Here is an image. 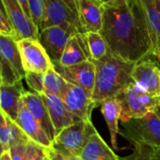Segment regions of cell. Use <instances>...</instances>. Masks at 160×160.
Instances as JSON below:
<instances>
[{
    "label": "cell",
    "mask_w": 160,
    "mask_h": 160,
    "mask_svg": "<svg viewBox=\"0 0 160 160\" xmlns=\"http://www.w3.org/2000/svg\"><path fill=\"white\" fill-rule=\"evenodd\" d=\"M100 34L109 50L126 61L137 63L152 56V41L139 0L104 4Z\"/></svg>",
    "instance_id": "obj_1"
},
{
    "label": "cell",
    "mask_w": 160,
    "mask_h": 160,
    "mask_svg": "<svg viewBox=\"0 0 160 160\" xmlns=\"http://www.w3.org/2000/svg\"><path fill=\"white\" fill-rule=\"evenodd\" d=\"M95 66V84L92 99L96 106L115 97L133 83L132 71L136 63L126 61L110 50L99 60H91Z\"/></svg>",
    "instance_id": "obj_2"
},
{
    "label": "cell",
    "mask_w": 160,
    "mask_h": 160,
    "mask_svg": "<svg viewBox=\"0 0 160 160\" xmlns=\"http://www.w3.org/2000/svg\"><path fill=\"white\" fill-rule=\"evenodd\" d=\"M115 98L122 108L120 119L122 122L143 117L147 113L160 108V96H154L144 92L134 82L118 93Z\"/></svg>",
    "instance_id": "obj_3"
},
{
    "label": "cell",
    "mask_w": 160,
    "mask_h": 160,
    "mask_svg": "<svg viewBox=\"0 0 160 160\" xmlns=\"http://www.w3.org/2000/svg\"><path fill=\"white\" fill-rule=\"evenodd\" d=\"M123 131L121 135L133 145H146L160 148V111H151L140 118L130 119L122 122Z\"/></svg>",
    "instance_id": "obj_4"
},
{
    "label": "cell",
    "mask_w": 160,
    "mask_h": 160,
    "mask_svg": "<svg viewBox=\"0 0 160 160\" xmlns=\"http://www.w3.org/2000/svg\"><path fill=\"white\" fill-rule=\"evenodd\" d=\"M97 130L92 122L77 121L59 132L52 141L51 149L58 153L80 156L92 136Z\"/></svg>",
    "instance_id": "obj_5"
},
{
    "label": "cell",
    "mask_w": 160,
    "mask_h": 160,
    "mask_svg": "<svg viewBox=\"0 0 160 160\" xmlns=\"http://www.w3.org/2000/svg\"><path fill=\"white\" fill-rule=\"evenodd\" d=\"M44 12L40 31L55 26L81 33L77 14L63 0H43Z\"/></svg>",
    "instance_id": "obj_6"
},
{
    "label": "cell",
    "mask_w": 160,
    "mask_h": 160,
    "mask_svg": "<svg viewBox=\"0 0 160 160\" xmlns=\"http://www.w3.org/2000/svg\"><path fill=\"white\" fill-rule=\"evenodd\" d=\"M23 67L26 72L45 73L53 63L38 40L25 39L17 42Z\"/></svg>",
    "instance_id": "obj_7"
},
{
    "label": "cell",
    "mask_w": 160,
    "mask_h": 160,
    "mask_svg": "<svg viewBox=\"0 0 160 160\" xmlns=\"http://www.w3.org/2000/svg\"><path fill=\"white\" fill-rule=\"evenodd\" d=\"M53 68L66 82L82 88L91 97L95 84V66L91 61H84L72 66H63L59 62H52Z\"/></svg>",
    "instance_id": "obj_8"
},
{
    "label": "cell",
    "mask_w": 160,
    "mask_h": 160,
    "mask_svg": "<svg viewBox=\"0 0 160 160\" xmlns=\"http://www.w3.org/2000/svg\"><path fill=\"white\" fill-rule=\"evenodd\" d=\"M150 57L135 64L132 71V79L144 92L154 96H160V68L158 63Z\"/></svg>",
    "instance_id": "obj_9"
},
{
    "label": "cell",
    "mask_w": 160,
    "mask_h": 160,
    "mask_svg": "<svg viewBox=\"0 0 160 160\" xmlns=\"http://www.w3.org/2000/svg\"><path fill=\"white\" fill-rule=\"evenodd\" d=\"M61 99L76 119L92 122V112L97 106L82 88L68 83Z\"/></svg>",
    "instance_id": "obj_10"
},
{
    "label": "cell",
    "mask_w": 160,
    "mask_h": 160,
    "mask_svg": "<svg viewBox=\"0 0 160 160\" xmlns=\"http://www.w3.org/2000/svg\"><path fill=\"white\" fill-rule=\"evenodd\" d=\"M78 32L59 26L50 27L39 32L38 41L46 51L52 62H59L70 38Z\"/></svg>",
    "instance_id": "obj_11"
},
{
    "label": "cell",
    "mask_w": 160,
    "mask_h": 160,
    "mask_svg": "<svg viewBox=\"0 0 160 160\" xmlns=\"http://www.w3.org/2000/svg\"><path fill=\"white\" fill-rule=\"evenodd\" d=\"M75 5L81 33L100 32L104 15L101 0H75Z\"/></svg>",
    "instance_id": "obj_12"
},
{
    "label": "cell",
    "mask_w": 160,
    "mask_h": 160,
    "mask_svg": "<svg viewBox=\"0 0 160 160\" xmlns=\"http://www.w3.org/2000/svg\"><path fill=\"white\" fill-rule=\"evenodd\" d=\"M15 122L24 131V133L28 137V138L35 143L50 149L52 147V141L38 122V121L29 112L27 106L25 105L23 98L20 100L18 115Z\"/></svg>",
    "instance_id": "obj_13"
},
{
    "label": "cell",
    "mask_w": 160,
    "mask_h": 160,
    "mask_svg": "<svg viewBox=\"0 0 160 160\" xmlns=\"http://www.w3.org/2000/svg\"><path fill=\"white\" fill-rule=\"evenodd\" d=\"M22 98L29 112L41 124L50 140L53 141L57 136V133L52 123L48 108L42 96L37 92H25L23 93Z\"/></svg>",
    "instance_id": "obj_14"
},
{
    "label": "cell",
    "mask_w": 160,
    "mask_h": 160,
    "mask_svg": "<svg viewBox=\"0 0 160 160\" xmlns=\"http://www.w3.org/2000/svg\"><path fill=\"white\" fill-rule=\"evenodd\" d=\"M8 19L13 29V38L16 42L25 39H39V29L29 19L20 5L10 6L6 8Z\"/></svg>",
    "instance_id": "obj_15"
},
{
    "label": "cell",
    "mask_w": 160,
    "mask_h": 160,
    "mask_svg": "<svg viewBox=\"0 0 160 160\" xmlns=\"http://www.w3.org/2000/svg\"><path fill=\"white\" fill-rule=\"evenodd\" d=\"M139 2L152 41V56L160 62V0H139Z\"/></svg>",
    "instance_id": "obj_16"
},
{
    "label": "cell",
    "mask_w": 160,
    "mask_h": 160,
    "mask_svg": "<svg viewBox=\"0 0 160 160\" xmlns=\"http://www.w3.org/2000/svg\"><path fill=\"white\" fill-rule=\"evenodd\" d=\"M92 60L86 34L77 33L70 38L64 49L59 63L63 66H72Z\"/></svg>",
    "instance_id": "obj_17"
},
{
    "label": "cell",
    "mask_w": 160,
    "mask_h": 160,
    "mask_svg": "<svg viewBox=\"0 0 160 160\" xmlns=\"http://www.w3.org/2000/svg\"><path fill=\"white\" fill-rule=\"evenodd\" d=\"M41 95L42 96L46 104L57 135L59 132H61L64 128L79 121L67 108L63 100L59 96L53 95V94H43V93H41Z\"/></svg>",
    "instance_id": "obj_18"
},
{
    "label": "cell",
    "mask_w": 160,
    "mask_h": 160,
    "mask_svg": "<svg viewBox=\"0 0 160 160\" xmlns=\"http://www.w3.org/2000/svg\"><path fill=\"white\" fill-rule=\"evenodd\" d=\"M24 92L21 81L15 84L0 81V109L13 121L17 119L19 104Z\"/></svg>",
    "instance_id": "obj_19"
},
{
    "label": "cell",
    "mask_w": 160,
    "mask_h": 160,
    "mask_svg": "<svg viewBox=\"0 0 160 160\" xmlns=\"http://www.w3.org/2000/svg\"><path fill=\"white\" fill-rule=\"evenodd\" d=\"M0 58L8 62L21 78L25 77L26 72L23 67L17 42L12 36L0 34Z\"/></svg>",
    "instance_id": "obj_20"
},
{
    "label": "cell",
    "mask_w": 160,
    "mask_h": 160,
    "mask_svg": "<svg viewBox=\"0 0 160 160\" xmlns=\"http://www.w3.org/2000/svg\"><path fill=\"white\" fill-rule=\"evenodd\" d=\"M83 160H119V156L108 147L98 132L93 134L80 155Z\"/></svg>",
    "instance_id": "obj_21"
},
{
    "label": "cell",
    "mask_w": 160,
    "mask_h": 160,
    "mask_svg": "<svg viewBox=\"0 0 160 160\" xmlns=\"http://www.w3.org/2000/svg\"><path fill=\"white\" fill-rule=\"evenodd\" d=\"M101 112L109 129L112 147L118 150L117 134L119 133V120L122 113L121 105L115 97L107 99L101 103Z\"/></svg>",
    "instance_id": "obj_22"
},
{
    "label": "cell",
    "mask_w": 160,
    "mask_h": 160,
    "mask_svg": "<svg viewBox=\"0 0 160 160\" xmlns=\"http://www.w3.org/2000/svg\"><path fill=\"white\" fill-rule=\"evenodd\" d=\"M67 84L68 82H66L52 67L47 72L43 73L42 93L58 95L61 98L67 88Z\"/></svg>",
    "instance_id": "obj_23"
},
{
    "label": "cell",
    "mask_w": 160,
    "mask_h": 160,
    "mask_svg": "<svg viewBox=\"0 0 160 160\" xmlns=\"http://www.w3.org/2000/svg\"><path fill=\"white\" fill-rule=\"evenodd\" d=\"M86 37H87V41H88L90 52L92 55V59L99 60L108 54L109 48H108L105 39L100 34V32L86 33Z\"/></svg>",
    "instance_id": "obj_24"
},
{
    "label": "cell",
    "mask_w": 160,
    "mask_h": 160,
    "mask_svg": "<svg viewBox=\"0 0 160 160\" xmlns=\"http://www.w3.org/2000/svg\"><path fill=\"white\" fill-rule=\"evenodd\" d=\"M31 20L37 27L40 32V28L44 12V2L43 0H28Z\"/></svg>",
    "instance_id": "obj_25"
},
{
    "label": "cell",
    "mask_w": 160,
    "mask_h": 160,
    "mask_svg": "<svg viewBox=\"0 0 160 160\" xmlns=\"http://www.w3.org/2000/svg\"><path fill=\"white\" fill-rule=\"evenodd\" d=\"M8 123L10 126V131H11V144L10 147L20 144V143H27L30 139L24 133V131L19 127V125L15 122V121L12 120L10 117L7 116Z\"/></svg>",
    "instance_id": "obj_26"
},
{
    "label": "cell",
    "mask_w": 160,
    "mask_h": 160,
    "mask_svg": "<svg viewBox=\"0 0 160 160\" xmlns=\"http://www.w3.org/2000/svg\"><path fill=\"white\" fill-rule=\"evenodd\" d=\"M134 152L130 155L120 157L119 160H151L152 147L146 145L134 144Z\"/></svg>",
    "instance_id": "obj_27"
},
{
    "label": "cell",
    "mask_w": 160,
    "mask_h": 160,
    "mask_svg": "<svg viewBox=\"0 0 160 160\" xmlns=\"http://www.w3.org/2000/svg\"><path fill=\"white\" fill-rule=\"evenodd\" d=\"M0 141L2 142L6 150L10 149L11 131L7 120V115L0 109Z\"/></svg>",
    "instance_id": "obj_28"
},
{
    "label": "cell",
    "mask_w": 160,
    "mask_h": 160,
    "mask_svg": "<svg viewBox=\"0 0 160 160\" xmlns=\"http://www.w3.org/2000/svg\"><path fill=\"white\" fill-rule=\"evenodd\" d=\"M25 78L29 88L37 93H42V80L43 73L37 72H26Z\"/></svg>",
    "instance_id": "obj_29"
},
{
    "label": "cell",
    "mask_w": 160,
    "mask_h": 160,
    "mask_svg": "<svg viewBox=\"0 0 160 160\" xmlns=\"http://www.w3.org/2000/svg\"><path fill=\"white\" fill-rule=\"evenodd\" d=\"M48 148H44L32 140L28 142V154L29 160H43Z\"/></svg>",
    "instance_id": "obj_30"
},
{
    "label": "cell",
    "mask_w": 160,
    "mask_h": 160,
    "mask_svg": "<svg viewBox=\"0 0 160 160\" xmlns=\"http://www.w3.org/2000/svg\"><path fill=\"white\" fill-rule=\"evenodd\" d=\"M9 152L12 160H29L28 154V142L13 145L10 147Z\"/></svg>",
    "instance_id": "obj_31"
},
{
    "label": "cell",
    "mask_w": 160,
    "mask_h": 160,
    "mask_svg": "<svg viewBox=\"0 0 160 160\" xmlns=\"http://www.w3.org/2000/svg\"><path fill=\"white\" fill-rule=\"evenodd\" d=\"M0 34H3L6 36H12L14 35L13 29L10 24V21L7 16L0 11Z\"/></svg>",
    "instance_id": "obj_32"
},
{
    "label": "cell",
    "mask_w": 160,
    "mask_h": 160,
    "mask_svg": "<svg viewBox=\"0 0 160 160\" xmlns=\"http://www.w3.org/2000/svg\"><path fill=\"white\" fill-rule=\"evenodd\" d=\"M17 2H18V4L20 5V7L22 8V10L24 11V12L26 13V15H27L29 19H31L28 0H17Z\"/></svg>",
    "instance_id": "obj_33"
},
{
    "label": "cell",
    "mask_w": 160,
    "mask_h": 160,
    "mask_svg": "<svg viewBox=\"0 0 160 160\" xmlns=\"http://www.w3.org/2000/svg\"><path fill=\"white\" fill-rule=\"evenodd\" d=\"M151 160H160V148L159 147H152Z\"/></svg>",
    "instance_id": "obj_34"
},
{
    "label": "cell",
    "mask_w": 160,
    "mask_h": 160,
    "mask_svg": "<svg viewBox=\"0 0 160 160\" xmlns=\"http://www.w3.org/2000/svg\"><path fill=\"white\" fill-rule=\"evenodd\" d=\"M63 157L64 160H83L80 156H76V155H72L70 153H60Z\"/></svg>",
    "instance_id": "obj_35"
},
{
    "label": "cell",
    "mask_w": 160,
    "mask_h": 160,
    "mask_svg": "<svg viewBox=\"0 0 160 160\" xmlns=\"http://www.w3.org/2000/svg\"><path fill=\"white\" fill-rule=\"evenodd\" d=\"M50 156H51V160H64L60 153L55 152L52 149H50Z\"/></svg>",
    "instance_id": "obj_36"
},
{
    "label": "cell",
    "mask_w": 160,
    "mask_h": 160,
    "mask_svg": "<svg viewBox=\"0 0 160 160\" xmlns=\"http://www.w3.org/2000/svg\"><path fill=\"white\" fill-rule=\"evenodd\" d=\"M63 1L70 7V9L76 13V5H75V0H63ZM77 14V13H76Z\"/></svg>",
    "instance_id": "obj_37"
},
{
    "label": "cell",
    "mask_w": 160,
    "mask_h": 160,
    "mask_svg": "<svg viewBox=\"0 0 160 160\" xmlns=\"http://www.w3.org/2000/svg\"><path fill=\"white\" fill-rule=\"evenodd\" d=\"M5 7H10V6H17L19 5L18 2H17V0H2Z\"/></svg>",
    "instance_id": "obj_38"
},
{
    "label": "cell",
    "mask_w": 160,
    "mask_h": 160,
    "mask_svg": "<svg viewBox=\"0 0 160 160\" xmlns=\"http://www.w3.org/2000/svg\"><path fill=\"white\" fill-rule=\"evenodd\" d=\"M0 160H12V157H11V154H10V152L9 150L6 151L1 156H0Z\"/></svg>",
    "instance_id": "obj_39"
},
{
    "label": "cell",
    "mask_w": 160,
    "mask_h": 160,
    "mask_svg": "<svg viewBox=\"0 0 160 160\" xmlns=\"http://www.w3.org/2000/svg\"><path fill=\"white\" fill-rule=\"evenodd\" d=\"M0 11H1V12L4 13L5 16L8 17V15H7V11H6V7H5V5H4V3H3L2 0H0Z\"/></svg>",
    "instance_id": "obj_40"
},
{
    "label": "cell",
    "mask_w": 160,
    "mask_h": 160,
    "mask_svg": "<svg viewBox=\"0 0 160 160\" xmlns=\"http://www.w3.org/2000/svg\"><path fill=\"white\" fill-rule=\"evenodd\" d=\"M6 151H8V150H6V148L4 147V145L2 144V142L0 141V156H1Z\"/></svg>",
    "instance_id": "obj_41"
},
{
    "label": "cell",
    "mask_w": 160,
    "mask_h": 160,
    "mask_svg": "<svg viewBox=\"0 0 160 160\" xmlns=\"http://www.w3.org/2000/svg\"><path fill=\"white\" fill-rule=\"evenodd\" d=\"M50 149H51V148H50ZM50 149H48V151H47V152H46V154H45V156H44L43 160H51V156H50Z\"/></svg>",
    "instance_id": "obj_42"
},
{
    "label": "cell",
    "mask_w": 160,
    "mask_h": 160,
    "mask_svg": "<svg viewBox=\"0 0 160 160\" xmlns=\"http://www.w3.org/2000/svg\"><path fill=\"white\" fill-rule=\"evenodd\" d=\"M113 1H116V0H101V2L104 3V4H108V3H110V2H113Z\"/></svg>",
    "instance_id": "obj_43"
},
{
    "label": "cell",
    "mask_w": 160,
    "mask_h": 160,
    "mask_svg": "<svg viewBox=\"0 0 160 160\" xmlns=\"http://www.w3.org/2000/svg\"><path fill=\"white\" fill-rule=\"evenodd\" d=\"M0 78H1V62H0Z\"/></svg>",
    "instance_id": "obj_44"
},
{
    "label": "cell",
    "mask_w": 160,
    "mask_h": 160,
    "mask_svg": "<svg viewBox=\"0 0 160 160\" xmlns=\"http://www.w3.org/2000/svg\"><path fill=\"white\" fill-rule=\"evenodd\" d=\"M159 111H160V108H159Z\"/></svg>",
    "instance_id": "obj_45"
}]
</instances>
